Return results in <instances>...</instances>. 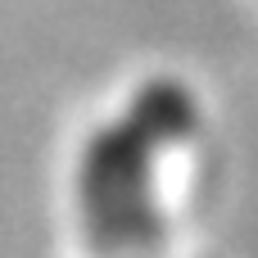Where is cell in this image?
<instances>
[{"label":"cell","instance_id":"obj_1","mask_svg":"<svg viewBox=\"0 0 258 258\" xmlns=\"http://www.w3.org/2000/svg\"><path fill=\"white\" fill-rule=\"evenodd\" d=\"M190 127V95L177 82H145L86 136L77 154V218L91 258H159V172Z\"/></svg>","mask_w":258,"mask_h":258}]
</instances>
